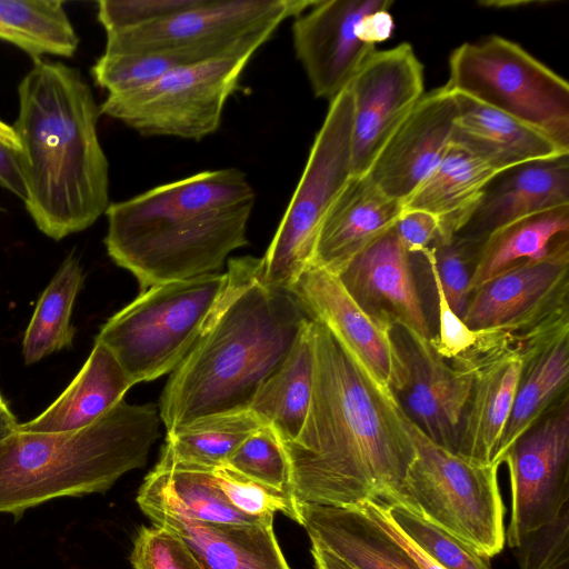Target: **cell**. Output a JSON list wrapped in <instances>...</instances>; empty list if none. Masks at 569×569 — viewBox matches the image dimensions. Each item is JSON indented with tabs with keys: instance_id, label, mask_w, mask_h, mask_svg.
<instances>
[{
	"instance_id": "32",
	"label": "cell",
	"mask_w": 569,
	"mask_h": 569,
	"mask_svg": "<svg viewBox=\"0 0 569 569\" xmlns=\"http://www.w3.org/2000/svg\"><path fill=\"white\" fill-rule=\"evenodd\" d=\"M266 426L250 410L213 413L167 431L160 456L173 461L216 468L256 430Z\"/></svg>"
},
{
	"instance_id": "4",
	"label": "cell",
	"mask_w": 569,
	"mask_h": 569,
	"mask_svg": "<svg viewBox=\"0 0 569 569\" xmlns=\"http://www.w3.org/2000/svg\"><path fill=\"white\" fill-rule=\"evenodd\" d=\"M309 319L291 292L266 284L262 273L246 284L170 373L158 407L167 431L249 409Z\"/></svg>"
},
{
	"instance_id": "6",
	"label": "cell",
	"mask_w": 569,
	"mask_h": 569,
	"mask_svg": "<svg viewBox=\"0 0 569 569\" xmlns=\"http://www.w3.org/2000/svg\"><path fill=\"white\" fill-rule=\"evenodd\" d=\"M261 264L252 256L230 258L224 272L153 286L110 317L96 340L132 386L171 373Z\"/></svg>"
},
{
	"instance_id": "49",
	"label": "cell",
	"mask_w": 569,
	"mask_h": 569,
	"mask_svg": "<svg viewBox=\"0 0 569 569\" xmlns=\"http://www.w3.org/2000/svg\"><path fill=\"white\" fill-rule=\"evenodd\" d=\"M20 423L0 393V441L19 429Z\"/></svg>"
},
{
	"instance_id": "20",
	"label": "cell",
	"mask_w": 569,
	"mask_h": 569,
	"mask_svg": "<svg viewBox=\"0 0 569 569\" xmlns=\"http://www.w3.org/2000/svg\"><path fill=\"white\" fill-rule=\"evenodd\" d=\"M358 306L375 320L431 339L411 257L393 227L338 276Z\"/></svg>"
},
{
	"instance_id": "39",
	"label": "cell",
	"mask_w": 569,
	"mask_h": 569,
	"mask_svg": "<svg viewBox=\"0 0 569 569\" xmlns=\"http://www.w3.org/2000/svg\"><path fill=\"white\" fill-rule=\"evenodd\" d=\"M214 480L240 512L257 518L273 517L281 512L300 525L298 502L284 491L250 479L229 466L213 468Z\"/></svg>"
},
{
	"instance_id": "43",
	"label": "cell",
	"mask_w": 569,
	"mask_h": 569,
	"mask_svg": "<svg viewBox=\"0 0 569 569\" xmlns=\"http://www.w3.org/2000/svg\"><path fill=\"white\" fill-rule=\"evenodd\" d=\"M427 249L420 252L419 256L428 266L437 297L438 312V333L432 336L430 341L442 358L452 362L467 355L476 346L480 332L469 329L448 305L438 273Z\"/></svg>"
},
{
	"instance_id": "31",
	"label": "cell",
	"mask_w": 569,
	"mask_h": 569,
	"mask_svg": "<svg viewBox=\"0 0 569 569\" xmlns=\"http://www.w3.org/2000/svg\"><path fill=\"white\" fill-rule=\"evenodd\" d=\"M0 39L29 54L71 58L79 37L61 0H0Z\"/></svg>"
},
{
	"instance_id": "8",
	"label": "cell",
	"mask_w": 569,
	"mask_h": 569,
	"mask_svg": "<svg viewBox=\"0 0 569 569\" xmlns=\"http://www.w3.org/2000/svg\"><path fill=\"white\" fill-rule=\"evenodd\" d=\"M445 86L569 150V83L518 43L490 36L460 44L449 57Z\"/></svg>"
},
{
	"instance_id": "3",
	"label": "cell",
	"mask_w": 569,
	"mask_h": 569,
	"mask_svg": "<svg viewBox=\"0 0 569 569\" xmlns=\"http://www.w3.org/2000/svg\"><path fill=\"white\" fill-rule=\"evenodd\" d=\"M256 192L238 168L204 170L110 203L104 244L140 292L219 272L248 244Z\"/></svg>"
},
{
	"instance_id": "26",
	"label": "cell",
	"mask_w": 569,
	"mask_h": 569,
	"mask_svg": "<svg viewBox=\"0 0 569 569\" xmlns=\"http://www.w3.org/2000/svg\"><path fill=\"white\" fill-rule=\"evenodd\" d=\"M455 93L458 117L452 144L497 173L538 160L569 154L547 134L469 97Z\"/></svg>"
},
{
	"instance_id": "50",
	"label": "cell",
	"mask_w": 569,
	"mask_h": 569,
	"mask_svg": "<svg viewBox=\"0 0 569 569\" xmlns=\"http://www.w3.org/2000/svg\"><path fill=\"white\" fill-rule=\"evenodd\" d=\"M0 141L9 146L16 151H19L20 144L14 133L12 126H9L0 119Z\"/></svg>"
},
{
	"instance_id": "45",
	"label": "cell",
	"mask_w": 569,
	"mask_h": 569,
	"mask_svg": "<svg viewBox=\"0 0 569 569\" xmlns=\"http://www.w3.org/2000/svg\"><path fill=\"white\" fill-rule=\"evenodd\" d=\"M370 515L390 533L397 542L412 557L421 569H443L430 556L421 550L411 539H409L399 527L391 520L385 506L376 501L361 502Z\"/></svg>"
},
{
	"instance_id": "34",
	"label": "cell",
	"mask_w": 569,
	"mask_h": 569,
	"mask_svg": "<svg viewBox=\"0 0 569 569\" xmlns=\"http://www.w3.org/2000/svg\"><path fill=\"white\" fill-rule=\"evenodd\" d=\"M152 470L182 510L196 520L230 525L273 522V517H250L237 510L216 482L213 468L178 462L160 456Z\"/></svg>"
},
{
	"instance_id": "19",
	"label": "cell",
	"mask_w": 569,
	"mask_h": 569,
	"mask_svg": "<svg viewBox=\"0 0 569 569\" xmlns=\"http://www.w3.org/2000/svg\"><path fill=\"white\" fill-rule=\"evenodd\" d=\"M458 103L446 86L425 93L387 140L366 177L402 203L452 146Z\"/></svg>"
},
{
	"instance_id": "29",
	"label": "cell",
	"mask_w": 569,
	"mask_h": 569,
	"mask_svg": "<svg viewBox=\"0 0 569 569\" xmlns=\"http://www.w3.org/2000/svg\"><path fill=\"white\" fill-rule=\"evenodd\" d=\"M315 379V322L309 319L280 367L259 387L249 409L281 443L293 440L306 419Z\"/></svg>"
},
{
	"instance_id": "25",
	"label": "cell",
	"mask_w": 569,
	"mask_h": 569,
	"mask_svg": "<svg viewBox=\"0 0 569 569\" xmlns=\"http://www.w3.org/2000/svg\"><path fill=\"white\" fill-rule=\"evenodd\" d=\"M310 541L353 569H421L362 503L328 507L298 503Z\"/></svg>"
},
{
	"instance_id": "13",
	"label": "cell",
	"mask_w": 569,
	"mask_h": 569,
	"mask_svg": "<svg viewBox=\"0 0 569 569\" xmlns=\"http://www.w3.org/2000/svg\"><path fill=\"white\" fill-rule=\"evenodd\" d=\"M569 237L543 258L515 266L471 291L462 321L515 339L569 313Z\"/></svg>"
},
{
	"instance_id": "30",
	"label": "cell",
	"mask_w": 569,
	"mask_h": 569,
	"mask_svg": "<svg viewBox=\"0 0 569 569\" xmlns=\"http://www.w3.org/2000/svg\"><path fill=\"white\" fill-rule=\"evenodd\" d=\"M568 233L569 206L529 216L496 230L482 243L470 293L515 266L546 257Z\"/></svg>"
},
{
	"instance_id": "42",
	"label": "cell",
	"mask_w": 569,
	"mask_h": 569,
	"mask_svg": "<svg viewBox=\"0 0 569 569\" xmlns=\"http://www.w3.org/2000/svg\"><path fill=\"white\" fill-rule=\"evenodd\" d=\"M200 0H101L97 18L106 33L167 19L197 6Z\"/></svg>"
},
{
	"instance_id": "27",
	"label": "cell",
	"mask_w": 569,
	"mask_h": 569,
	"mask_svg": "<svg viewBox=\"0 0 569 569\" xmlns=\"http://www.w3.org/2000/svg\"><path fill=\"white\" fill-rule=\"evenodd\" d=\"M133 387L113 353L100 341L64 391L34 419L20 423L30 432H67L90 426L123 400Z\"/></svg>"
},
{
	"instance_id": "10",
	"label": "cell",
	"mask_w": 569,
	"mask_h": 569,
	"mask_svg": "<svg viewBox=\"0 0 569 569\" xmlns=\"http://www.w3.org/2000/svg\"><path fill=\"white\" fill-rule=\"evenodd\" d=\"M316 0H200L150 24L109 32L104 51L160 52L188 64L258 50L289 18Z\"/></svg>"
},
{
	"instance_id": "22",
	"label": "cell",
	"mask_w": 569,
	"mask_h": 569,
	"mask_svg": "<svg viewBox=\"0 0 569 569\" xmlns=\"http://www.w3.org/2000/svg\"><path fill=\"white\" fill-rule=\"evenodd\" d=\"M569 206V154L528 162L496 174L458 236L485 241L496 230Z\"/></svg>"
},
{
	"instance_id": "2",
	"label": "cell",
	"mask_w": 569,
	"mask_h": 569,
	"mask_svg": "<svg viewBox=\"0 0 569 569\" xmlns=\"http://www.w3.org/2000/svg\"><path fill=\"white\" fill-rule=\"evenodd\" d=\"M18 98L12 128L20 144L22 201L37 228L61 240L92 226L110 204L100 109L77 68L46 59L33 61Z\"/></svg>"
},
{
	"instance_id": "28",
	"label": "cell",
	"mask_w": 569,
	"mask_h": 569,
	"mask_svg": "<svg viewBox=\"0 0 569 569\" xmlns=\"http://www.w3.org/2000/svg\"><path fill=\"white\" fill-rule=\"evenodd\" d=\"M496 174L482 160L452 144L435 170L402 202V210H420L436 217L440 226L438 241H447L467 223Z\"/></svg>"
},
{
	"instance_id": "23",
	"label": "cell",
	"mask_w": 569,
	"mask_h": 569,
	"mask_svg": "<svg viewBox=\"0 0 569 569\" xmlns=\"http://www.w3.org/2000/svg\"><path fill=\"white\" fill-rule=\"evenodd\" d=\"M519 346L522 367L499 447V465L509 447L568 395L569 315L526 333Z\"/></svg>"
},
{
	"instance_id": "18",
	"label": "cell",
	"mask_w": 569,
	"mask_h": 569,
	"mask_svg": "<svg viewBox=\"0 0 569 569\" xmlns=\"http://www.w3.org/2000/svg\"><path fill=\"white\" fill-rule=\"evenodd\" d=\"M392 339L405 366V380L393 395L405 416L429 439L456 452L473 373L455 368L430 339L401 327Z\"/></svg>"
},
{
	"instance_id": "16",
	"label": "cell",
	"mask_w": 569,
	"mask_h": 569,
	"mask_svg": "<svg viewBox=\"0 0 569 569\" xmlns=\"http://www.w3.org/2000/svg\"><path fill=\"white\" fill-rule=\"evenodd\" d=\"M137 503L156 526L179 537L203 569H290L273 531V522L230 525L189 517L151 470Z\"/></svg>"
},
{
	"instance_id": "15",
	"label": "cell",
	"mask_w": 569,
	"mask_h": 569,
	"mask_svg": "<svg viewBox=\"0 0 569 569\" xmlns=\"http://www.w3.org/2000/svg\"><path fill=\"white\" fill-rule=\"evenodd\" d=\"M290 292L308 317L322 325L378 387L391 396L400 389L405 366L392 328L365 312L337 274L310 264Z\"/></svg>"
},
{
	"instance_id": "44",
	"label": "cell",
	"mask_w": 569,
	"mask_h": 569,
	"mask_svg": "<svg viewBox=\"0 0 569 569\" xmlns=\"http://www.w3.org/2000/svg\"><path fill=\"white\" fill-rule=\"evenodd\" d=\"M393 229L410 256H416L440 240L439 221L420 210H402Z\"/></svg>"
},
{
	"instance_id": "14",
	"label": "cell",
	"mask_w": 569,
	"mask_h": 569,
	"mask_svg": "<svg viewBox=\"0 0 569 569\" xmlns=\"http://www.w3.org/2000/svg\"><path fill=\"white\" fill-rule=\"evenodd\" d=\"M347 88L352 100L351 173L360 178L425 94L423 66L412 46L402 42L376 50Z\"/></svg>"
},
{
	"instance_id": "51",
	"label": "cell",
	"mask_w": 569,
	"mask_h": 569,
	"mask_svg": "<svg viewBox=\"0 0 569 569\" xmlns=\"http://www.w3.org/2000/svg\"><path fill=\"white\" fill-rule=\"evenodd\" d=\"M0 210H1V207H0Z\"/></svg>"
},
{
	"instance_id": "40",
	"label": "cell",
	"mask_w": 569,
	"mask_h": 569,
	"mask_svg": "<svg viewBox=\"0 0 569 569\" xmlns=\"http://www.w3.org/2000/svg\"><path fill=\"white\" fill-rule=\"evenodd\" d=\"M512 549L519 569H568L569 505L553 520L526 533Z\"/></svg>"
},
{
	"instance_id": "37",
	"label": "cell",
	"mask_w": 569,
	"mask_h": 569,
	"mask_svg": "<svg viewBox=\"0 0 569 569\" xmlns=\"http://www.w3.org/2000/svg\"><path fill=\"white\" fill-rule=\"evenodd\" d=\"M226 465L250 479L292 496L289 462L280 439L269 426H262L251 433Z\"/></svg>"
},
{
	"instance_id": "38",
	"label": "cell",
	"mask_w": 569,
	"mask_h": 569,
	"mask_svg": "<svg viewBox=\"0 0 569 569\" xmlns=\"http://www.w3.org/2000/svg\"><path fill=\"white\" fill-rule=\"evenodd\" d=\"M483 241L455 234L427 249L438 273L443 295L461 319L470 296V281Z\"/></svg>"
},
{
	"instance_id": "7",
	"label": "cell",
	"mask_w": 569,
	"mask_h": 569,
	"mask_svg": "<svg viewBox=\"0 0 569 569\" xmlns=\"http://www.w3.org/2000/svg\"><path fill=\"white\" fill-rule=\"evenodd\" d=\"M416 458L390 503L400 505L490 559L506 542L499 465L459 456L429 439L407 417Z\"/></svg>"
},
{
	"instance_id": "33",
	"label": "cell",
	"mask_w": 569,
	"mask_h": 569,
	"mask_svg": "<svg viewBox=\"0 0 569 569\" xmlns=\"http://www.w3.org/2000/svg\"><path fill=\"white\" fill-rule=\"evenodd\" d=\"M83 280L79 260L69 254L41 293L24 331L22 355L27 365L71 347L76 333L71 315Z\"/></svg>"
},
{
	"instance_id": "12",
	"label": "cell",
	"mask_w": 569,
	"mask_h": 569,
	"mask_svg": "<svg viewBox=\"0 0 569 569\" xmlns=\"http://www.w3.org/2000/svg\"><path fill=\"white\" fill-rule=\"evenodd\" d=\"M509 468L510 548L528 532L553 520L569 505V396L559 400L505 452Z\"/></svg>"
},
{
	"instance_id": "48",
	"label": "cell",
	"mask_w": 569,
	"mask_h": 569,
	"mask_svg": "<svg viewBox=\"0 0 569 569\" xmlns=\"http://www.w3.org/2000/svg\"><path fill=\"white\" fill-rule=\"evenodd\" d=\"M310 551L316 569H353L341 559L316 543L311 542Z\"/></svg>"
},
{
	"instance_id": "36",
	"label": "cell",
	"mask_w": 569,
	"mask_h": 569,
	"mask_svg": "<svg viewBox=\"0 0 569 569\" xmlns=\"http://www.w3.org/2000/svg\"><path fill=\"white\" fill-rule=\"evenodd\" d=\"M383 506L399 529L443 569H491L488 558L409 509Z\"/></svg>"
},
{
	"instance_id": "47",
	"label": "cell",
	"mask_w": 569,
	"mask_h": 569,
	"mask_svg": "<svg viewBox=\"0 0 569 569\" xmlns=\"http://www.w3.org/2000/svg\"><path fill=\"white\" fill-rule=\"evenodd\" d=\"M0 188L24 199V184L18 151L0 141Z\"/></svg>"
},
{
	"instance_id": "9",
	"label": "cell",
	"mask_w": 569,
	"mask_h": 569,
	"mask_svg": "<svg viewBox=\"0 0 569 569\" xmlns=\"http://www.w3.org/2000/svg\"><path fill=\"white\" fill-rule=\"evenodd\" d=\"M352 100L348 88L330 101L303 172L261 258L262 281L290 292L312 263L320 224L352 177Z\"/></svg>"
},
{
	"instance_id": "1",
	"label": "cell",
	"mask_w": 569,
	"mask_h": 569,
	"mask_svg": "<svg viewBox=\"0 0 569 569\" xmlns=\"http://www.w3.org/2000/svg\"><path fill=\"white\" fill-rule=\"evenodd\" d=\"M312 320V319H311ZM315 379L297 437L282 443L298 503L387 505L416 458L406 416L315 321Z\"/></svg>"
},
{
	"instance_id": "24",
	"label": "cell",
	"mask_w": 569,
	"mask_h": 569,
	"mask_svg": "<svg viewBox=\"0 0 569 569\" xmlns=\"http://www.w3.org/2000/svg\"><path fill=\"white\" fill-rule=\"evenodd\" d=\"M401 212L402 203L387 197L366 176L351 177L323 217L311 264L339 276L395 226Z\"/></svg>"
},
{
	"instance_id": "46",
	"label": "cell",
	"mask_w": 569,
	"mask_h": 569,
	"mask_svg": "<svg viewBox=\"0 0 569 569\" xmlns=\"http://www.w3.org/2000/svg\"><path fill=\"white\" fill-rule=\"evenodd\" d=\"M395 30V21L389 9L382 8L366 14L359 22L358 37L360 41L376 47L388 40Z\"/></svg>"
},
{
	"instance_id": "17",
	"label": "cell",
	"mask_w": 569,
	"mask_h": 569,
	"mask_svg": "<svg viewBox=\"0 0 569 569\" xmlns=\"http://www.w3.org/2000/svg\"><path fill=\"white\" fill-rule=\"evenodd\" d=\"M391 6L389 0H316L295 18V52L316 97L330 102L348 87L377 50L360 41V20Z\"/></svg>"
},
{
	"instance_id": "35",
	"label": "cell",
	"mask_w": 569,
	"mask_h": 569,
	"mask_svg": "<svg viewBox=\"0 0 569 569\" xmlns=\"http://www.w3.org/2000/svg\"><path fill=\"white\" fill-rule=\"evenodd\" d=\"M187 64L178 57L160 52L103 51L91 74L108 94H119L149 86L170 70Z\"/></svg>"
},
{
	"instance_id": "21",
	"label": "cell",
	"mask_w": 569,
	"mask_h": 569,
	"mask_svg": "<svg viewBox=\"0 0 569 569\" xmlns=\"http://www.w3.org/2000/svg\"><path fill=\"white\" fill-rule=\"evenodd\" d=\"M521 367L519 343L485 349L470 360L466 370L473 372V381L455 453L479 463L499 465V447Z\"/></svg>"
},
{
	"instance_id": "41",
	"label": "cell",
	"mask_w": 569,
	"mask_h": 569,
	"mask_svg": "<svg viewBox=\"0 0 569 569\" xmlns=\"http://www.w3.org/2000/svg\"><path fill=\"white\" fill-rule=\"evenodd\" d=\"M130 560L133 569H203L179 537L156 525L138 530Z\"/></svg>"
},
{
	"instance_id": "5",
	"label": "cell",
	"mask_w": 569,
	"mask_h": 569,
	"mask_svg": "<svg viewBox=\"0 0 569 569\" xmlns=\"http://www.w3.org/2000/svg\"><path fill=\"white\" fill-rule=\"evenodd\" d=\"M161 422L156 405L123 399L79 430L18 429L0 441V513L18 519L54 498L107 491L126 472L146 465Z\"/></svg>"
},
{
	"instance_id": "11",
	"label": "cell",
	"mask_w": 569,
	"mask_h": 569,
	"mask_svg": "<svg viewBox=\"0 0 569 569\" xmlns=\"http://www.w3.org/2000/svg\"><path fill=\"white\" fill-rule=\"evenodd\" d=\"M256 51L181 66L143 88L108 94L100 114L142 136L202 140L219 129L227 100Z\"/></svg>"
}]
</instances>
